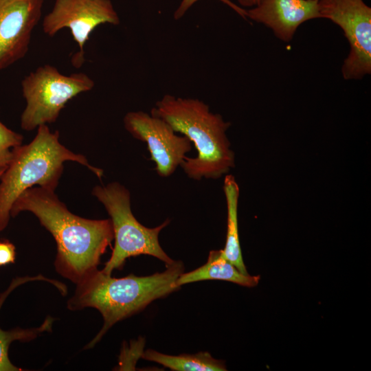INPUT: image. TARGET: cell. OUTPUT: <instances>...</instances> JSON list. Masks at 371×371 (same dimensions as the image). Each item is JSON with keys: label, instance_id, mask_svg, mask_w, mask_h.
<instances>
[{"label": "cell", "instance_id": "cell-7", "mask_svg": "<svg viewBox=\"0 0 371 371\" xmlns=\"http://www.w3.org/2000/svg\"><path fill=\"white\" fill-rule=\"evenodd\" d=\"M322 19L340 27L350 45L341 67L345 80L371 74V8L363 0H319Z\"/></svg>", "mask_w": 371, "mask_h": 371}, {"label": "cell", "instance_id": "cell-6", "mask_svg": "<svg viewBox=\"0 0 371 371\" xmlns=\"http://www.w3.org/2000/svg\"><path fill=\"white\" fill-rule=\"evenodd\" d=\"M94 86V81L85 73L65 75L49 64L38 67L21 81L26 102L21 116V128L30 131L56 122L69 100Z\"/></svg>", "mask_w": 371, "mask_h": 371}, {"label": "cell", "instance_id": "cell-10", "mask_svg": "<svg viewBox=\"0 0 371 371\" xmlns=\"http://www.w3.org/2000/svg\"><path fill=\"white\" fill-rule=\"evenodd\" d=\"M43 0H0V71L27 53Z\"/></svg>", "mask_w": 371, "mask_h": 371}, {"label": "cell", "instance_id": "cell-4", "mask_svg": "<svg viewBox=\"0 0 371 371\" xmlns=\"http://www.w3.org/2000/svg\"><path fill=\"white\" fill-rule=\"evenodd\" d=\"M12 158L0 177V232L8 226L12 206L26 190L38 185L55 190L63 171V163L78 162L100 179L103 170L91 166L87 158L67 149L59 141V132L40 125L31 142L12 149Z\"/></svg>", "mask_w": 371, "mask_h": 371}, {"label": "cell", "instance_id": "cell-2", "mask_svg": "<svg viewBox=\"0 0 371 371\" xmlns=\"http://www.w3.org/2000/svg\"><path fill=\"white\" fill-rule=\"evenodd\" d=\"M183 271L180 261L166 265L164 272L148 276L129 274L116 278L97 269L76 284L74 295L68 301V308H95L104 319L102 328L85 348L93 347L116 322L178 290L180 287L175 282Z\"/></svg>", "mask_w": 371, "mask_h": 371}, {"label": "cell", "instance_id": "cell-19", "mask_svg": "<svg viewBox=\"0 0 371 371\" xmlns=\"http://www.w3.org/2000/svg\"><path fill=\"white\" fill-rule=\"evenodd\" d=\"M260 0H238V3L242 7L252 8L256 6Z\"/></svg>", "mask_w": 371, "mask_h": 371}, {"label": "cell", "instance_id": "cell-13", "mask_svg": "<svg viewBox=\"0 0 371 371\" xmlns=\"http://www.w3.org/2000/svg\"><path fill=\"white\" fill-rule=\"evenodd\" d=\"M43 279V276L17 278L12 280L8 288L0 295V310L9 294L19 285L31 280ZM54 319L48 317L38 328L23 329L15 328L5 330L0 327V371L23 370L14 366L10 360L8 350L10 344L15 341H29L45 331L52 330Z\"/></svg>", "mask_w": 371, "mask_h": 371}, {"label": "cell", "instance_id": "cell-17", "mask_svg": "<svg viewBox=\"0 0 371 371\" xmlns=\"http://www.w3.org/2000/svg\"><path fill=\"white\" fill-rule=\"evenodd\" d=\"M200 0H181L177 10L174 12V19L179 20L182 18L186 12L197 1ZM229 6L244 19H247V10L234 3L231 0H218Z\"/></svg>", "mask_w": 371, "mask_h": 371}, {"label": "cell", "instance_id": "cell-16", "mask_svg": "<svg viewBox=\"0 0 371 371\" xmlns=\"http://www.w3.org/2000/svg\"><path fill=\"white\" fill-rule=\"evenodd\" d=\"M23 135L0 121V171L7 168L12 158V149L22 144Z\"/></svg>", "mask_w": 371, "mask_h": 371}, {"label": "cell", "instance_id": "cell-18", "mask_svg": "<svg viewBox=\"0 0 371 371\" xmlns=\"http://www.w3.org/2000/svg\"><path fill=\"white\" fill-rule=\"evenodd\" d=\"M15 258L14 245L8 240H0V267L14 263Z\"/></svg>", "mask_w": 371, "mask_h": 371}, {"label": "cell", "instance_id": "cell-3", "mask_svg": "<svg viewBox=\"0 0 371 371\" xmlns=\"http://www.w3.org/2000/svg\"><path fill=\"white\" fill-rule=\"evenodd\" d=\"M150 114L166 121L194 145L196 157H186L180 165L189 178L217 179L234 167L235 155L226 134L231 124L211 112L204 102L166 94L155 103Z\"/></svg>", "mask_w": 371, "mask_h": 371}, {"label": "cell", "instance_id": "cell-8", "mask_svg": "<svg viewBox=\"0 0 371 371\" xmlns=\"http://www.w3.org/2000/svg\"><path fill=\"white\" fill-rule=\"evenodd\" d=\"M120 23L111 0H55L52 10L43 19L42 27L49 36L69 29L79 48L71 63L78 67L85 62V47L93 30L102 24Z\"/></svg>", "mask_w": 371, "mask_h": 371}, {"label": "cell", "instance_id": "cell-11", "mask_svg": "<svg viewBox=\"0 0 371 371\" xmlns=\"http://www.w3.org/2000/svg\"><path fill=\"white\" fill-rule=\"evenodd\" d=\"M319 0H260L247 10V18L270 28L280 40L290 42L304 22L322 19Z\"/></svg>", "mask_w": 371, "mask_h": 371}, {"label": "cell", "instance_id": "cell-9", "mask_svg": "<svg viewBox=\"0 0 371 371\" xmlns=\"http://www.w3.org/2000/svg\"><path fill=\"white\" fill-rule=\"evenodd\" d=\"M125 129L135 139L147 144L155 170L162 177L171 176L192 150V142L179 136L160 117L144 111H130L123 120Z\"/></svg>", "mask_w": 371, "mask_h": 371}, {"label": "cell", "instance_id": "cell-20", "mask_svg": "<svg viewBox=\"0 0 371 371\" xmlns=\"http://www.w3.org/2000/svg\"><path fill=\"white\" fill-rule=\"evenodd\" d=\"M5 170V169L2 170L0 171V177H1V176L2 175V174L3 173V172H4Z\"/></svg>", "mask_w": 371, "mask_h": 371}, {"label": "cell", "instance_id": "cell-15", "mask_svg": "<svg viewBox=\"0 0 371 371\" xmlns=\"http://www.w3.org/2000/svg\"><path fill=\"white\" fill-rule=\"evenodd\" d=\"M142 357L175 371L227 370L224 361L213 358L208 352L173 356L149 349L144 352Z\"/></svg>", "mask_w": 371, "mask_h": 371}, {"label": "cell", "instance_id": "cell-5", "mask_svg": "<svg viewBox=\"0 0 371 371\" xmlns=\"http://www.w3.org/2000/svg\"><path fill=\"white\" fill-rule=\"evenodd\" d=\"M92 194L104 205L113 229L114 247L102 270L104 273L111 275L113 270L123 267L127 258L142 254L154 256L166 265L175 262L159 242V234L169 224L168 219L154 228L144 226L132 212L130 192L118 182L96 186Z\"/></svg>", "mask_w": 371, "mask_h": 371}, {"label": "cell", "instance_id": "cell-1", "mask_svg": "<svg viewBox=\"0 0 371 371\" xmlns=\"http://www.w3.org/2000/svg\"><path fill=\"white\" fill-rule=\"evenodd\" d=\"M33 213L53 236L57 272L78 284L98 269L100 258L114 236L111 218L91 220L72 214L54 190L32 187L13 203L10 215Z\"/></svg>", "mask_w": 371, "mask_h": 371}, {"label": "cell", "instance_id": "cell-12", "mask_svg": "<svg viewBox=\"0 0 371 371\" xmlns=\"http://www.w3.org/2000/svg\"><path fill=\"white\" fill-rule=\"evenodd\" d=\"M260 278V276L241 273L224 257L221 249L210 251L205 264L192 271L182 273L175 284L181 287L185 284L217 280L231 282L243 286L254 287L259 283Z\"/></svg>", "mask_w": 371, "mask_h": 371}, {"label": "cell", "instance_id": "cell-14", "mask_svg": "<svg viewBox=\"0 0 371 371\" xmlns=\"http://www.w3.org/2000/svg\"><path fill=\"white\" fill-rule=\"evenodd\" d=\"M227 210V228L224 257L243 274H249L244 264L238 237V203L239 187L234 176L227 175L223 183Z\"/></svg>", "mask_w": 371, "mask_h": 371}]
</instances>
